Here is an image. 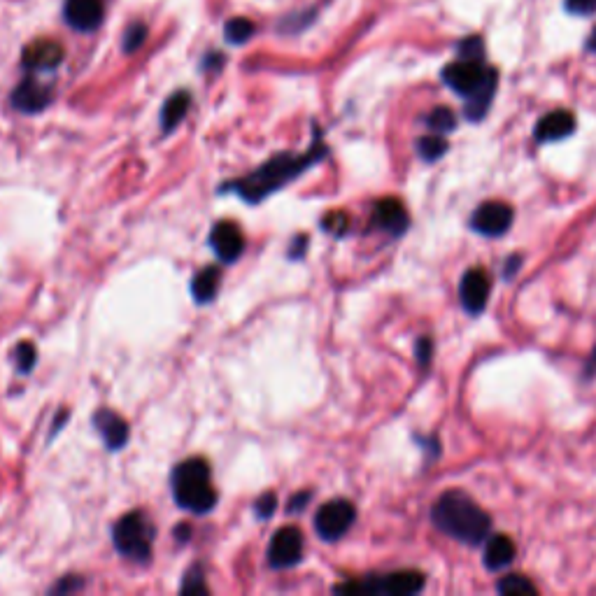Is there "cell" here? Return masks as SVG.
Masks as SVG:
<instances>
[{
  "label": "cell",
  "mask_w": 596,
  "mask_h": 596,
  "mask_svg": "<svg viewBox=\"0 0 596 596\" xmlns=\"http://www.w3.org/2000/svg\"><path fill=\"white\" fill-rule=\"evenodd\" d=\"M515 212L508 203L487 201L480 203L471 215V229L485 238H501L506 236L513 226Z\"/></svg>",
  "instance_id": "8"
},
{
  "label": "cell",
  "mask_w": 596,
  "mask_h": 596,
  "mask_svg": "<svg viewBox=\"0 0 596 596\" xmlns=\"http://www.w3.org/2000/svg\"><path fill=\"white\" fill-rule=\"evenodd\" d=\"M564 7L576 17H592L596 14V0H564Z\"/></svg>",
  "instance_id": "29"
},
{
  "label": "cell",
  "mask_w": 596,
  "mask_h": 596,
  "mask_svg": "<svg viewBox=\"0 0 596 596\" xmlns=\"http://www.w3.org/2000/svg\"><path fill=\"white\" fill-rule=\"evenodd\" d=\"M275 506H278V496L268 492L257 501V506H254V513H257L259 520H266V517H271L275 513Z\"/></svg>",
  "instance_id": "31"
},
{
  "label": "cell",
  "mask_w": 596,
  "mask_h": 596,
  "mask_svg": "<svg viewBox=\"0 0 596 596\" xmlns=\"http://www.w3.org/2000/svg\"><path fill=\"white\" fill-rule=\"evenodd\" d=\"M145 40H147V26L145 24H133L124 35V52L126 54L138 52V49L145 45Z\"/></svg>",
  "instance_id": "27"
},
{
  "label": "cell",
  "mask_w": 596,
  "mask_h": 596,
  "mask_svg": "<svg viewBox=\"0 0 596 596\" xmlns=\"http://www.w3.org/2000/svg\"><path fill=\"white\" fill-rule=\"evenodd\" d=\"M308 499H310V492L296 494L294 499H292V503H289V510H292V513H298V510H301L305 506V501H308Z\"/></svg>",
  "instance_id": "35"
},
{
  "label": "cell",
  "mask_w": 596,
  "mask_h": 596,
  "mask_svg": "<svg viewBox=\"0 0 596 596\" xmlns=\"http://www.w3.org/2000/svg\"><path fill=\"white\" fill-rule=\"evenodd\" d=\"M459 59H468V61H485V42L478 35H468L459 42L457 47Z\"/></svg>",
  "instance_id": "25"
},
{
  "label": "cell",
  "mask_w": 596,
  "mask_h": 596,
  "mask_svg": "<svg viewBox=\"0 0 596 596\" xmlns=\"http://www.w3.org/2000/svg\"><path fill=\"white\" fill-rule=\"evenodd\" d=\"M585 47H587V52H592V54H596V28L592 31V35L590 38H587V42H585Z\"/></svg>",
  "instance_id": "38"
},
{
  "label": "cell",
  "mask_w": 596,
  "mask_h": 596,
  "mask_svg": "<svg viewBox=\"0 0 596 596\" xmlns=\"http://www.w3.org/2000/svg\"><path fill=\"white\" fill-rule=\"evenodd\" d=\"M49 101H52V91H49L45 84L35 82L33 77H28L14 89L12 94V105L26 115H35V112L45 110Z\"/></svg>",
  "instance_id": "16"
},
{
  "label": "cell",
  "mask_w": 596,
  "mask_h": 596,
  "mask_svg": "<svg viewBox=\"0 0 596 596\" xmlns=\"http://www.w3.org/2000/svg\"><path fill=\"white\" fill-rule=\"evenodd\" d=\"M254 31H257V26H254L250 19L236 17V19L226 21L224 35H226V40L231 42V45H245V42L254 35Z\"/></svg>",
  "instance_id": "23"
},
{
  "label": "cell",
  "mask_w": 596,
  "mask_h": 596,
  "mask_svg": "<svg viewBox=\"0 0 596 596\" xmlns=\"http://www.w3.org/2000/svg\"><path fill=\"white\" fill-rule=\"evenodd\" d=\"M184 592H191V590H198V592H208V587L203 585V578H201V569H194L187 576V580H184L182 585Z\"/></svg>",
  "instance_id": "33"
},
{
  "label": "cell",
  "mask_w": 596,
  "mask_h": 596,
  "mask_svg": "<svg viewBox=\"0 0 596 596\" xmlns=\"http://www.w3.org/2000/svg\"><path fill=\"white\" fill-rule=\"evenodd\" d=\"M94 424L110 450H122L126 441H129V424H126L122 415L112 413V410H98L94 415Z\"/></svg>",
  "instance_id": "17"
},
{
  "label": "cell",
  "mask_w": 596,
  "mask_h": 596,
  "mask_svg": "<svg viewBox=\"0 0 596 596\" xmlns=\"http://www.w3.org/2000/svg\"><path fill=\"white\" fill-rule=\"evenodd\" d=\"M431 522L438 531L454 541L478 548L489 538L492 531V517L482 510L471 496L461 489H450L438 496L431 508Z\"/></svg>",
  "instance_id": "1"
},
{
  "label": "cell",
  "mask_w": 596,
  "mask_h": 596,
  "mask_svg": "<svg viewBox=\"0 0 596 596\" xmlns=\"http://www.w3.org/2000/svg\"><path fill=\"white\" fill-rule=\"evenodd\" d=\"M415 357H417V364H420L422 368H429L431 361H434V340H431L429 336L417 338Z\"/></svg>",
  "instance_id": "28"
},
{
  "label": "cell",
  "mask_w": 596,
  "mask_h": 596,
  "mask_svg": "<svg viewBox=\"0 0 596 596\" xmlns=\"http://www.w3.org/2000/svg\"><path fill=\"white\" fill-rule=\"evenodd\" d=\"M80 587H82V580L75 578V576H70V578H63L59 585H54L52 592L54 594H59V592H73V590H80Z\"/></svg>",
  "instance_id": "34"
},
{
  "label": "cell",
  "mask_w": 596,
  "mask_h": 596,
  "mask_svg": "<svg viewBox=\"0 0 596 596\" xmlns=\"http://www.w3.org/2000/svg\"><path fill=\"white\" fill-rule=\"evenodd\" d=\"M219 268L217 266H205L194 275V282H191V294H194V301L198 303H210L215 298L219 289Z\"/></svg>",
  "instance_id": "19"
},
{
  "label": "cell",
  "mask_w": 596,
  "mask_h": 596,
  "mask_svg": "<svg viewBox=\"0 0 596 596\" xmlns=\"http://www.w3.org/2000/svg\"><path fill=\"white\" fill-rule=\"evenodd\" d=\"M517 548L510 536H492L485 541V566L487 571H503L515 562Z\"/></svg>",
  "instance_id": "18"
},
{
  "label": "cell",
  "mask_w": 596,
  "mask_h": 596,
  "mask_svg": "<svg viewBox=\"0 0 596 596\" xmlns=\"http://www.w3.org/2000/svg\"><path fill=\"white\" fill-rule=\"evenodd\" d=\"M592 375H596V350L592 352V357H590V361H587V366H585V378H592Z\"/></svg>",
  "instance_id": "36"
},
{
  "label": "cell",
  "mask_w": 596,
  "mask_h": 596,
  "mask_svg": "<svg viewBox=\"0 0 596 596\" xmlns=\"http://www.w3.org/2000/svg\"><path fill=\"white\" fill-rule=\"evenodd\" d=\"M522 268V257L520 254H513V257H508L506 261H503V268H501V275L503 280H513L517 271Z\"/></svg>",
  "instance_id": "32"
},
{
  "label": "cell",
  "mask_w": 596,
  "mask_h": 596,
  "mask_svg": "<svg viewBox=\"0 0 596 596\" xmlns=\"http://www.w3.org/2000/svg\"><path fill=\"white\" fill-rule=\"evenodd\" d=\"M427 585V576L422 571H396L389 576L354 580L336 587V592L345 594H366V596H413L420 594Z\"/></svg>",
  "instance_id": "6"
},
{
  "label": "cell",
  "mask_w": 596,
  "mask_h": 596,
  "mask_svg": "<svg viewBox=\"0 0 596 596\" xmlns=\"http://www.w3.org/2000/svg\"><path fill=\"white\" fill-rule=\"evenodd\" d=\"M371 224L373 229L385 231L392 238H399L408 231L410 215L401 198H382V201L375 203Z\"/></svg>",
  "instance_id": "11"
},
{
  "label": "cell",
  "mask_w": 596,
  "mask_h": 596,
  "mask_svg": "<svg viewBox=\"0 0 596 596\" xmlns=\"http://www.w3.org/2000/svg\"><path fill=\"white\" fill-rule=\"evenodd\" d=\"M68 26L75 31L91 33L103 24L105 5L103 0H66V10H63Z\"/></svg>",
  "instance_id": "14"
},
{
  "label": "cell",
  "mask_w": 596,
  "mask_h": 596,
  "mask_svg": "<svg viewBox=\"0 0 596 596\" xmlns=\"http://www.w3.org/2000/svg\"><path fill=\"white\" fill-rule=\"evenodd\" d=\"M415 147H417V154H420L422 161L436 163L447 154L450 143H447L445 136H441V133H431V136H422L420 140H417Z\"/></svg>",
  "instance_id": "21"
},
{
  "label": "cell",
  "mask_w": 596,
  "mask_h": 596,
  "mask_svg": "<svg viewBox=\"0 0 596 596\" xmlns=\"http://www.w3.org/2000/svg\"><path fill=\"white\" fill-rule=\"evenodd\" d=\"M576 117L569 110H552L543 115L534 126L536 143H559V140L571 138L576 133Z\"/></svg>",
  "instance_id": "13"
},
{
  "label": "cell",
  "mask_w": 596,
  "mask_h": 596,
  "mask_svg": "<svg viewBox=\"0 0 596 596\" xmlns=\"http://www.w3.org/2000/svg\"><path fill=\"white\" fill-rule=\"evenodd\" d=\"M354 520H357V508L345 499H333L317 510L315 531L322 541L333 543L352 529Z\"/></svg>",
  "instance_id": "7"
},
{
  "label": "cell",
  "mask_w": 596,
  "mask_h": 596,
  "mask_svg": "<svg viewBox=\"0 0 596 596\" xmlns=\"http://www.w3.org/2000/svg\"><path fill=\"white\" fill-rule=\"evenodd\" d=\"M63 56H66V52H63L61 42L35 40L31 45H26L24 54H21V63H24L28 70L38 73V70H54L63 61Z\"/></svg>",
  "instance_id": "15"
},
{
  "label": "cell",
  "mask_w": 596,
  "mask_h": 596,
  "mask_svg": "<svg viewBox=\"0 0 596 596\" xmlns=\"http://www.w3.org/2000/svg\"><path fill=\"white\" fill-rule=\"evenodd\" d=\"M303 557V534L298 527H282L275 531L271 548H268V564L273 569H289Z\"/></svg>",
  "instance_id": "10"
},
{
  "label": "cell",
  "mask_w": 596,
  "mask_h": 596,
  "mask_svg": "<svg viewBox=\"0 0 596 596\" xmlns=\"http://www.w3.org/2000/svg\"><path fill=\"white\" fill-rule=\"evenodd\" d=\"M326 154L324 145H315L308 154L292 156V154H278L275 159L266 161L259 170H254L243 180H236L231 184V189L236 191L250 203L264 201L268 194L278 191L282 184L294 180L296 175H301L303 170H308L312 163H317Z\"/></svg>",
  "instance_id": "3"
},
{
  "label": "cell",
  "mask_w": 596,
  "mask_h": 596,
  "mask_svg": "<svg viewBox=\"0 0 596 596\" xmlns=\"http://www.w3.org/2000/svg\"><path fill=\"white\" fill-rule=\"evenodd\" d=\"M189 534H191V529L189 527H180V529H175V538L177 541H189Z\"/></svg>",
  "instance_id": "37"
},
{
  "label": "cell",
  "mask_w": 596,
  "mask_h": 596,
  "mask_svg": "<svg viewBox=\"0 0 596 596\" xmlns=\"http://www.w3.org/2000/svg\"><path fill=\"white\" fill-rule=\"evenodd\" d=\"M210 243L224 264H233L245 252V236L236 222H219L210 233Z\"/></svg>",
  "instance_id": "12"
},
{
  "label": "cell",
  "mask_w": 596,
  "mask_h": 596,
  "mask_svg": "<svg viewBox=\"0 0 596 596\" xmlns=\"http://www.w3.org/2000/svg\"><path fill=\"white\" fill-rule=\"evenodd\" d=\"M489 294H492V278L485 268H468L461 275L459 282V301L471 317H478L485 312L489 303Z\"/></svg>",
  "instance_id": "9"
},
{
  "label": "cell",
  "mask_w": 596,
  "mask_h": 596,
  "mask_svg": "<svg viewBox=\"0 0 596 596\" xmlns=\"http://www.w3.org/2000/svg\"><path fill=\"white\" fill-rule=\"evenodd\" d=\"M152 538V524H149L147 515L140 513V510L124 515L115 524V531H112V541H115L117 552L126 559H131V562H147L152 557Z\"/></svg>",
  "instance_id": "5"
},
{
  "label": "cell",
  "mask_w": 596,
  "mask_h": 596,
  "mask_svg": "<svg viewBox=\"0 0 596 596\" xmlns=\"http://www.w3.org/2000/svg\"><path fill=\"white\" fill-rule=\"evenodd\" d=\"M14 361H17V368L19 373H31L35 361H38V352H35V345L33 343H19L17 350H14Z\"/></svg>",
  "instance_id": "26"
},
{
  "label": "cell",
  "mask_w": 596,
  "mask_h": 596,
  "mask_svg": "<svg viewBox=\"0 0 596 596\" xmlns=\"http://www.w3.org/2000/svg\"><path fill=\"white\" fill-rule=\"evenodd\" d=\"M443 82L454 94L464 98V117L468 122H482L487 117L499 89V70L485 61L459 59L443 68Z\"/></svg>",
  "instance_id": "2"
},
{
  "label": "cell",
  "mask_w": 596,
  "mask_h": 596,
  "mask_svg": "<svg viewBox=\"0 0 596 596\" xmlns=\"http://www.w3.org/2000/svg\"><path fill=\"white\" fill-rule=\"evenodd\" d=\"M189 105H191V96L187 94V91H177V94L168 98L166 105H163V112H161L163 133H170L177 124L182 122L184 115L189 112Z\"/></svg>",
  "instance_id": "20"
},
{
  "label": "cell",
  "mask_w": 596,
  "mask_h": 596,
  "mask_svg": "<svg viewBox=\"0 0 596 596\" xmlns=\"http://www.w3.org/2000/svg\"><path fill=\"white\" fill-rule=\"evenodd\" d=\"M496 592L503 596H534V594H538V587L531 583L527 576L510 573V576L501 578L499 583H496Z\"/></svg>",
  "instance_id": "22"
},
{
  "label": "cell",
  "mask_w": 596,
  "mask_h": 596,
  "mask_svg": "<svg viewBox=\"0 0 596 596\" xmlns=\"http://www.w3.org/2000/svg\"><path fill=\"white\" fill-rule=\"evenodd\" d=\"M173 496L184 510L191 513H210L217 503V492L212 487L210 464L203 457L182 461L173 473Z\"/></svg>",
  "instance_id": "4"
},
{
  "label": "cell",
  "mask_w": 596,
  "mask_h": 596,
  "mask_svg": "<svg viewBox=\"0 0 596 596\" xmlns=\"http://www.w3.org/2000/svg\"><path fill=\"white\" fill-rule=\"evenodd\" d=\"M427 126L434 133H441V136H447V133H452L454 129H457V115H454V112L450 108H445V105H441V108H436L427 117Z\"/></svg>",
  "instance_id": "24"
},
{
  "label": "cell",
  "mask_w": 596,
  "mask_h": 596,
  "mask_svg": "<svg viewBox=\"0 0 596 596\" xmlns=\"http://www.w3.org/2000/svg\"><path fill=\"white\" fill-rule=\"evenodd\" d=\"M347 222H350V217L345 212H331V215L324 217V229L340 236V233L347 231Z\"/></svg>",
  "instance_id": "30"
}]
</instances>
